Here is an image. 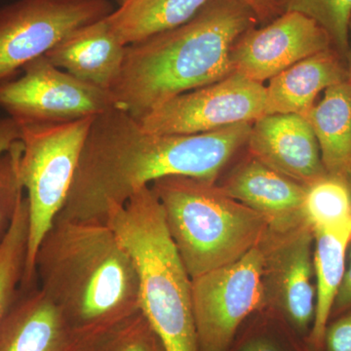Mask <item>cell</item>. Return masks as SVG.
Masks as SVG:
<instances>
[{
    "label": "cell",
    "mask_w": 351,
    "mask_h": 351,
    "mask_svg": "<svg viewBox=\"0 0 351 351\" xmlns=\"http://www.w3.org/2000/svg\"><path fill=\"white\" fill-rule=\"evenodd\" d=\"M95 117L20 126L22 152L18 173L29 214V246L21 289L38 284L34 269L36 251L66 202Z\"/></svg>",
    "instance_id": "8992f818"
},
{
    "label": "cell",
    "mask_w": 351,
    "mask_h": 351,
    "mask_svg": "<svg viewBox=\"0 0 351 351\" xmlns=\"http://www.w3.org/2000/svg\"><path fill=\"white\" fill-rule=\"evenodd\" d=\"M258 23L237 0H210L184 24L127 46L110 90L115 107L140 119L178 95L232 75V46Z\"/></svg>",
    "instance_id": "7a4b0ae2"
},
{
    "label": "cell",
    "mask_w": 351,
    "mask_h": 351,
    "mask_svg": "<svg viewBox=\"0 0 351 351\" xmlns=\"http://www.w3.org/2000/svg\"><path fill=\"white\" fill-rule=\"evenodd\" d=\"M331 48V39L315 21L285 12L260 29L244 32L230 51V64L233 73L263 84L298 62Z\"/></svg>",
    "instance_id": "7c38bea8"
},
{
    "label": "cell",
    "mask_w": 351,
    "mask_h": 351,
    "mask_svg": "<svg viewBox=\"0 0 351 351\" xmlns=\"http://www.w3.org/2000/svg\"><path fill=\"white\" fill-rule=\"evenodd\" d=\"M29 234V203L24 195L5 239L0 244V319L19 295L27 263Z\"/></svg>",
    "instance_id": "44dd1931"
},
{
    "label": "cell",
    "mask_w": 351,
    "mask_h": 351,
    "mask_svg": "<svg viewBox=\"0 0 351 351\" xmlns=\"http://www.w3.org/2000/svg\"><path fill=\"white\" fill-rule=\"evenodd\" d=\"M258 246L230 265L191 279L197 351H230L252 313L263 308Z\"/></svg>",
    "instance_id": "ba28073f"
},
{
    "label": "cell",
    "mask_w": 351,
    "mask_h": 351,
    "mask_svg": "<svg viewBox=\"0 0 351 351\" xmlns=\"http://www.w3.org/2000/svg\"><path fill=\"white\" fill-rule=\"evenodd\" d=\"M22 131L11 117H0V244L12 223L20 200L25 195L19 180Z\"/></svg>",
    "instance_id": "cb8c5ba5"
},
{
    "label": "cell",
    "mask_w": 351,
    "mask_h": 351,
    "mask_svg": "<svg viewBox=\"0 0 351 351\" xmlns=\"http://www.w3.org/2000/svg\"><path fill=\"white\" fill-rule=\"evenodd\" d=\"M237 151L228 129L195 135L145 131L117 107L90 127L68 197L57 218L107 223L138 189L171 176L216 182Z\"/></svg>",
    "instance_id": "6da1fadb"
},
{
    "label": "cell",
    "mask_w": 351,
    "mask_h": 351,
    "mask_svg": "<svg viewBox=\"0 0 351 351\" xmlns=\"http://www.w3.org/2000/svg\"><path fill=\"white\" fill-rule=\"evenodd\" d=\"M348 80V66L334 48L298 62L265 86L267 114H300L314 105L320 92Z\"/></svg>",
    "instance_id": "e0dca14e"
},
{
    "label": "cell",
    "mask_w": 351,
    "mask_h": 351,
    "mask_svg": "<svg viewBox=\"0 0 351 351\" xmlns=\"http://www.w3.org/2000/svg\"><path fill=\"white\" fill-rule=\"evenodd\" d=\"M126 47L105 18L76 29L44 56L77 80L110 91L121 73Z\"/></svg>",
    "instance_id": "2e32d148"
},
{
    "label": "cell",
    "mask_w": 351,
    "mask_h": 351,
    "mask_svg": "<svg viewBox=\"0 0 351 351\" xmlns=\"http://www.w3.org/2000/svg\"><path fill=\"white\" fill-rule=\"evenodd\" d=\"M285 12L301 13L327 32L332 48L346 59L350 51L351 0H287Z\"/></svg>",
    "instance_id": "d4e9b609"
},
{
    "label": "cell",
    "mask_w": 351,
    "mask_h": 351,
    "mask_svg": "<svg viewBox=\"0 0 351 351\" xmlns=\"http://www.w3.org/2000/svg\"><path fill=\"white\" fill-rule=\"evenodd\" d=\"M149 186L191 279L239 260L269 228L262 214L233 199L217 182L171 176Z\"/></svg>",
    "instance_id": "5b68a950"
},
{
    "label": "cell",
    "mask_w": 351,
    "mask_h": 351,
    "mask_svg": "<svg viewBox=\"0 0 351 351\" xmlns=\"http://www.w3.org/2000/svg\"><path fill=\"white\" fill-rule=\"evenodd\" d=\"M210 0H126L107 17L124 46L175 29L191 20Z\"/></svg>",
    "instance_id": "d6986e66"
},
{
    "label": "cell",
    "mask_w": 351,
    "mask_h": 351,
    "mask_svg": "<svg viewBox=\"0 0 351 351\" xmlns=\"http://www.w3.org/2000/svg\"><path fill=\"white\" fill-rule=\"evenodd\" d=\"M247 152L302 186L326 177L313 129L300 114H267L252 124Z\"/></svg>",
    "instance_id": "5bb4252c"
},
{
    "label": "cell",
    "mask_w": 351,
    "mask_h": 351,
    "mask_svg": "<svg viewBox=\"0 0 351 351\" xmlns=\"http://www.w3.org/2000/svg\"><path fill=\"white\" fill-rule=\"evenodd\" d=\"M34 269L38 287L80 329H110L141 311L136 263L105 223L55 219Z\"/></svg>",
    "instance_id": "3957f363"
},
{
    "label": "cell",
    "mask_w": 351,
    "mask_h": 351,
    "mask_svg": "<svg viewBox=\"0 0 351 351\" xmlns=\"http://www.w3.org/2000/svg\"><path fill=\"white\" fill-rule=\"evenodd\" d=\"M96 351H168L142 311L122 321L101 339Z\"/></svg>",
    "instance_id": "484cf974"
},
{
    "label": "cell",
    "mask_w": 351,
    "mask_h": 351,
    "mask_svg": "<svg viewBox=\"0 0 351 351\" xmlns=\"http://www.w3.org/2000/svg\"><path fill=\"white\" fill-rule=\"evenodd\" d=\"M108 0H16L0 8V85L69 34L105 19Z\"/></svg>",
    "instance_id": "52a82bcc"
},
{
    "label": "cell",
    "mask_w": 351,
    "mask_h": 351,
    "mask_svg": "<svg viewBox=\"0 0 351 351\" xmlns=\"http://www.w3.org/2000/svg\"><path fill=\"white\" fill-rule=\"evenodd\" d=\"M350 36H351V21H350ZM346 60H348V80L351 82V45L350 47V51H348V58H346Z\"/></svg>",
    "instance_id": "f546056e"
},
{
    "label": "cell",
    "mask_w": 351,
    "mask_h": 351,
    "mask_svg": "<svg viewBox=\"0 0 351 351\" xmlns=\"http://www.w3.org/2000/svg\"><path fill=\"white\" fill-rule=\"evenodd\" d=\"M249 7L258 23H269L285 13L287 0H237Z\"/></svg>",
    "instance_id": "83f0119b"
},
{
    "label": "cell",
    "mask_w": 351,
    "mask_h": 351,
    "mask_svg": "<svg viewBox=\"0 0 351 351\" xmlns=\"http://www.w3.org/2000/svg\"><path fill=\"white\" fill-rule=\"evenodd\" d=\"M115 1H117V3H119V5H121V4H123L124 2L126 1V0H115Z\"/></svg>",
    "instance_id": "1f68e13d"
},
{
    "label": "cell",
    "mask_w": 351,
    "mask_h": 351,
    "mask_svg": "<svg viewBox=\"0 0 351 351\" xmlns=\"http://www.w3.org/2000/svg\"><path fill=\"white\" fill-rule=\"evenodd\" d=\"M112 228L137 267L141 311L168 351H197L191 278L171 239L151 186L138 189L108 214Z\"/></svg>",
    "instance_id": "277c9868"
},
{
    "label": "cell",
    "mask_w": 351,
    "mask_h": 351,
    "mask_svg": "<svg viewBox=\"0 0 351 351\" xmlns=\"http://www.w3.org/2000/svg\"><path fill=\"white\" fill-rule=\"evenodd\" d=\"M262 253L263 308L287 321L304 339L315 314L314 232L307 221L284 230L267 228L258 245Z\"/></svg>",
    "instance_id": "30bf717a"
},
{
    "label": "cell",
    "mask_w": 351,
    "mask_h": 351,
    "mask_svg": "<svg viewBox=\"0 0 351 351\" xmlns=\"http://www.w3.org/2000/svg\"><path fill=\"white\" fill-rule=\"evenodd\" d=\"M265 110V85L232 73L218 82L178 95L137 120L152 133L195 135L253 124Z\"/></svg>",
    "instance_id": "8fae6325"
},
{
    "label": "cell",
    "mask_w": 351,
    "mask_h": 351,
    "mask_svg": "<svg viewBox=\"0 0 351 351\" xmlns=\"http://www.w3.org/2000/svg\"><path fill=\"white\" fill-rule=\"evenodd\" d=\"M217 184L233 199L258 212L269 228H292L307 221L304 201L307 186L271 169L247 152Z\"/></svg>",
    "instance_id": "9a60e30c"
},
{
    "label": "cell",
    "mask_w": 351,
    "mask_h": 351,
    "mask_svg": "<svg viewBox=\"0 0 351 351\" xmlns=\"http://www.w3.org/2000/svg\"><path fill=\"white\" fill-rule=\"evenodd\" d=\"M112 328L75 327L36 284L0 319V351H96Z\"/></svg>",
    "instance_id": "4fadbf2b"
},
{
    "label": "cell",
    "mask_w": 351,
    "mask_h": 351,
    "mask_svg": "<svg viewBox=\"0 0 351 351\" xmlns=\"http://www.w3.org/2000/svg\"><path fill=\"white\" fill-rule=\"evenodd\" d=\"M304 214L313 232L351 228V193L345 180L327 175L307 189Z\"/></svg>",
    "instance_id": "603a6c76"
},
{
    "label": "cell",
    "mask_w": 351,
    "mask_h": 351,
    "mask_svg": "<svg viewBox=\"0 0 351 351\" xmlns=\"http://www.w3.org/2000/svg\"><path fill=\"white\" fill-rule=\"evenodd\" d=\"M323 351H351V311L330 321L325 331Z\"/></svg>",
    "instance_id": "4316f807"
},
{
    "label": "cell",
    "mask_w": 351,
    "mask_h": 351,
    "mask_svg": "<svg viewBox=\"0 0 351 351\" xmlns=\"http://www.w3.org/2000/svg\"><path fill=\"white\" fill-rule=\"evenodd\" d=\"M345 181L346 182V184H348V189H350L351 193V173L350 175L348 176V177L346 178Z\"/></svg>",
    "instance_id": "4dcf8cb0"
},
{
    "label": "cell",
    "mask_w": 351,
    "mask_h": 351,
    "mask_svg": "<svg viewBox=\"0 0 351 351\" xmlns=\"http://www.w3.org/2000/svg\"><path fill=\"white\" fill-rule=\"evenodd\" d=\"M115 107L107 90L88 84L45 56L25 64L18 77L0 85V108L20 126L66 123Z\"/></svg>",
    "instance_id": "9c48e42d"
},
{
    "label": "cell",
    "mask_w": 351,
    "mask_h": 351,
    "mask_svg": "<svg viewBox=\"0 0 351 351\" xmlns=\"http://www.w3.org/2000/svg\"><path fill=\"white\" fill-rule=\"evenodd\" d=\"M230 351H311L306 339L280 314L269 308L255 311L241 325Z\"/></svg>",
    "instance_id": "7402d4cb"
},
{
    "label": "cell",
    "mask_w": 351,
    "mask_h": 351,
    "mask_svg": "<svg viewBox=\"0 0 351 351\" xmlns=\"http://www.w3.org/2000/svg\"><path fill=\"white\" fill-rule=\"evenodd\" d=\"M350 240L351 228L338 232H314L315 314L306 339L311 351H323L325 331L330 322L332 304L345 276L346 252Z\"/></svg>",
    "instance_id": "ffe728a7"
},
{
    "label": "cell",
    "mask_w": 351,
    "mask_h": 351,
    "mask_svg": "<svg viewBox=\"0 0 351 351\" xmlns=\"http://www.w3.org/2000/svg\"><path fill=\"white\" fill-rule=\"evenodd\" d=\"M348 249H350V262H348V267H346L343 282H341L338 295L332 304L330 321L336 319L339 316L351 311V240Z\"/></svg>",
    "instance_id": "f1b7e54d"
},
{
    "label": "cell",
    "mask_w": 351,
    "mask_h": 351,
    "mask_svg": "<svg viewBox=\"0 0 351 351\" xmlns=\"http://www.w3.org/2000/svg\"><path fill=\"white\" fill-rule=\"evenodd\" d=\"M313 129L327 174L345 180L351 173V82L327 88L302 115Z\"/></svg>",
    "instance_id": "ac0fdd59"
}]
</instances>
